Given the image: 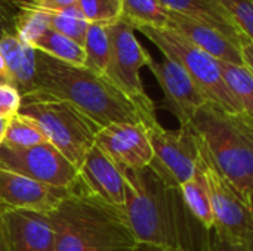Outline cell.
<instances>
[{
	"mask_svg": "<svg viewBox=\"0 0 253 251\" xmlns=\"http://www.w3.org/2000/svg\"><path fill=\"white\" fill-rule=\"evenodd\" d=\"M125 213L138 246L203 251L208 232L188 212L179 186L163 180L150 166L122 170Z\"/></svg>",
	"mask_w": 253,
	"mask_h": 251,
	"instance_id": "obj_1",
	"label": "cell"
},
{
	"mask_svg": "<svg viewBox=\"0 0 253 251\" xmlns=\"http://www.w3.org/2000/svg\"><path fill=\"white\" fill-rule=\"evenodd\" d=\"M34 90L70 102L99 127L113 123H144L136 107L105 75L37 50Z\"/></svg>",
	"mask_w": 253,
	"mask_h": 251,
	"instance_id": "obj_2",
	"label": "cell"
},
{
	"mask_svg": "<svg viewBox=\"0 0 253 251\" xmlns=\"http://www.w3.org/2000/svg\"><path fill=\"white\" fill-rule=\"evenodd\" d=\"M55 229V251H135L138 243L125 209L108 206L73 188L49 213Z\"/></svg>",
	"mask_w": 253,
	"mask_h": 251,
	"instance_id": "obj_3",
	"label": "cell"
},
{
	"mask_svg": "<svg viewBox=\"0 0 253 251\" xmlns=\"http://www.w3.org/2000/svg\"><path fill=\"white\" fill-rule=\"evenodd\" d=\"M190 127L218 170L252 206L253 115L230 112L206 102L194 114Z\"/></svg>",
	"mask_w": 253,
	"mask_h": 251,
	"instance_id": "obj_4",
	"label": "cell"
},
{
	"mask_svg": "<svg viewBox=\"0 0 253 251\" xmlns=\"http://www.w3.org/2000/svg\"><path fill=\"white\" fill-rule=\"evenodd\" d=\"M18 114L31 118L42 129L47 142L77 169L93 146L101 129L70 102L40 90L21 96Z\"/></svg>",
	"mask_w": 253,
	"mask_h": 251,
	"instance_id": "obj_5",
	"label": "cell"
},
{
	"mask_svg": "<svg viewBox=\"0 0 253 251\" xmlns=\"http://www.w3.org/2000/svg\"><path fill=\"white\" fill-rule=\"evenodd\" d=\"M110 40V58L105 77L136 107L144 118L145 127L159 124L156 117V104L147 95L141 68L147 67L151 58L150 52L135 37V30L120 19L105 25Z\"/></svg>",
	"mask_w": 253,
	"mask_h": 251,
	"instance_id": "obj_6",
	"label": "cell"
},
{
	"mask_svg": "<svg viewBox=\"0 0 253 251\" xmlns=\"http://www.w3.org/2000/svg\"><path fill=\"white\" fill-rule=\"evenodd\" d=\"M138 31L150 38L162 50L165 58L175 61L185 70L208 102H212L230 112H245L240 104L225 87L218 67V59L187 41L172 28L142 27Z\"/></svg>",
	"mask_w": 253,
	"mask_h": 251,
	"instance_id": "obj_7",
	"label": "cell"
},
{
	"mask_svg": "<svg viewBox=\"0 0 253 251\" xmlns=\"http://www.w3.org/2000/svg\"><path fill=\"white\" fill-rule=\"evenodd\" d=\"M199 169L205 176L212 213L215 219L213 228L222 231L233 240L252 249L253 215L242 195L218 170L215 163L208 155L206 149L199 141Z\"/></svg>",
	"mask_w": 253,
	"mask_h": 251,
	"instance_id": "obj_8",
	"label": "cell"
},
{
	"mask_svg": "<svg viewBox=\"0 0 253 251\" xmlns=\"http://www.w3.org/2000/svg\"><path fill=\"white\" fill-rule=\"evenodd\" d=\"M147 132L153 148L150 167L163 180L181 188L197 170L199 138L190 126L169 130L159 123Z\"/></svg>",
	"mask_w": 253,
	"mask_h": 251,
	"instance_id": "obj_9",
	"label": "cell"
},
{
	"mask_svg": "<svg viewBox=\"0 0 253 251\" xmlns=\"http://www.w3.org/2000/svg\"><path fill=\"white\" fill-rule=\"evenodd\" d=\"M0 167L52 188L73 189L79 185V169L49 142L28 148L1 143Z\"/></svg>",
	"mask_w": 253,
	"mask_h": 251,
	"instance_id": "obj_10",
	"label": "cell"
},
{
	"mask_svg": "<svg viewBox=\"0 0 253 251\" xmlns=\"http://www.w3.org/2000/svg\"><path fill=\"white\" fill-rule=\"evenodd\" d=\"M93 145L120 170H139L153 161V148L144 123H113L101 127Z\"/></svg>",
	"mask_w": 253,
	"mask_h": 251,
	"instance_id": "obj_11",
	"label": "cell"
},
{
	"mask_svg": "<svg viewBox=\"0 0 253 251\" xmlns=\"http://www.w3.org/2000/svg\"><path fill=\"white\" fill-rule=\"evenodd\" d=\"M147 67L162 87L166 108L178 118L179 127L190 126L197 109L208 102L206 98L197 89L185 70L175 61L165 58L159 62L151 56Z\"/></svg>",
	"mask_w": 253,
	"mask_h": 251,
	"instance_id": "obj_12",
	"label": "cell"
},
{
	"mask_svg": "<svg viewBox=\"0 0 253 251\" xmlns=\"http://www.w3.org/2000/svg\"><path fill=\"white\" fill-rule=\"evenodd\" d=\"M7 251H55V229L49 213L1 209Z\"/></svg>",
	"mask_w": 253,
	"mask_h": 251,
	"instance_id": "obj_13",
	"label": "cell"
},
{
	"mask_svg": "<svg viewBox=\"0 0 253 251\" xmlns=\"http://www.w3.org/2000/svg\"><path fill=\"white\" fill-rule=\"evenodd\" d=\"M79 186L108 206L125 209L126 189L123 172L95 145L79 167Z\"/></svg>",
	"mask_w": 253,
	"mask_h": 251,
	"instance_id": "obj_14",
	"label": "cell"
},
{
	"mask_svg": "<svg viewBox=\"0 0 253 251\" xmlns=\"http://www.w3.org/2000/svg\"><path fill=\"white\" fill-rule=\"evenodd\" d=\"M71 189H59L36 182L0 167V207L50 213Z\"/></svg>",
	"mask_w": 253,
	"mask_h": 251,
	"instance_id": "obj_15",
	"label": "cell"
},
{
	"mask_svg": "<svg viewBox=\"0 0 253 251\" xmlns=\"http://www.w3.org/2000/svg\"><path fill=\"white\" fill-rule=\"evenodd\" d=\"M168 10L187 16L203 25H208L233 43H236L243 53L245 65L253 70L252 47L253 38H249L233 18L215 0H159Z\"/></svg>",
	"mask_w": 253,
	"mask_h": 251,
	"instance_id": "obj_16",
	"label": "cell"
},
{
	"mask_svg": "<svg viewBox=\"0 0 253 251\" xmlns=\"http://www.w3.org/2000/svg\"><path fill=\"white\" fill-rule=\"evenodd\" d=\"M168 28H172L187 41H190L191 44L202 49L203 52H206L208 55L218 61L245 65L242 49L230 38H227L225 36H222L221 33L208 25H203L197 21H193L187 16L169 10Z\"/></svg>",
	"mask_w": 253,
	"mask_h": 251,
	"instance_id": "obj_17",
	"label": "cell"
},
{
	"mask_svg": "<svg viewBox=\"0 0 253 251\" xmlns=\"http://www.w3.org/2000/svg\"><path fill=\"white\" fill-rule=\"evenodd\" d=\"M0 55L3 56L13 87L21 93L34 90L36 71V49L25 44L15 30L0 34Z\"/></svg>",
	"mask_w": 253,
	"mask_h": 251,
	"instance_id": "obj_18",
	"label": "cell"
},
{
	"mask_svg": "<svg viewBox=\"0 0 253 251\" xmlns=\"http://www.w3.org/2000/svg\"><path fill=\"white\" fill-rule=\"evenodd\" d=\"M119 19L133 30L142 27L166 28L169 10L159 0H122Z\"/></svg>",
	"mask_w": 253,
	"mask_h": 251,
	"instance_id": "obj_19",
	"label": "cell"
},
{
	"mask_svg": "<svg viewBox=\"0 0 253 251\" xmlns=\"http://www.w3.org/2000/svg\"><path fill=\"white\" fill-rule=\"evenodd\" d=\"M179 189H181V195L185 203V207L188 209L191 216L206 231H211L215 225V219L212 213L208 185H206L203 173L199 169V164H197V170L194 176L188 182H185Z\"/></svg>",
	"mask_w": 253,
	"mask_h": 251,
	"instance_id": "obj_20",
	"label": "cell"
},
{
	"mask_svg": "<svg viewBox=\"0 0 253 251\" xmlns=\"http://www.w3.org/2000/svg\"><path fill=\"white\" fill-rule=\"evenodd\" d=\"M37 52H42L53 59L62 61L65 64L77 65V67H84L86 56L83 46L76 43L74 40L56 33L52 28H47L33 44Z\"/></svg>",
	"mask_w": 253,
	"mask_h": 251,
	"instance_id": "obj_21",
	"label": "cell"
},
{
	"mask_svg": "<svg viewBox=\"0 0 253 251\" xmlns=\"http://www.w3.org/2000/svg\"><path fill=\"white\" fill-rule=\"evenodd\" d=\"M222 81L245 112L253 115V70L245 65H236L218 61Z\"/></svg>",
	"mask_w": 253,
	"mask_h": 251,
	"instance_id": "obj_22",
	"label": "cell"
},
{
	"mask_svg": "<svg viewBox=\"0 0 253 251\" xmlns=\"http://www.w3.org/2000/svg\"><path fill=\"white\" fill-rule=\"evenodd\" d=\"M83 50L86 56L84 67L93 72L105 75L110 58V40L105 25L89 24L83 41Z\"/></svg>",
	"mask_w": 253,
	"mask_h": 251,
	"instance_id": "obj_23",
	"label": "cell"
},
{
	"mask_svg": "<svg viewBox=\"0 0 253 251\" xmlns=\"http://www.w3.org/2000/svg\"><path fill=\"white\" fill-rule=\"evenodd\" d=\"M46 142L47 139L44 133L31 118L24 117L18 112L9 117L3 145L13 148H28Z\"/></svg>",
	"mask_w": 253,
	"mask_h": 251,
	"instance_id": "obj_24",
	"label": "cell"
},
{
	"mask_svg": "<svg viewBox=\"0 0 253 251\" xmlns=\"http://www.w3.org/2000/svg\"><path fill=\"white\" fill-rule=\"evenodd\" d=\"M46 15L49 28L83 46L86 31L89 28V21L83 16L77 6L59 12H46Z\"/></svg>",
	"mask_w": 253,
	"mask_h": 251,
	"instance_id": "obj_25",
	"label": "cell"
},
{
	"mask_svg": "<svg viewBox=\"0 0 253 251\" xmlns=\"http://www.w3.org/2000/svg\"><path fill=\"white\" fill-rule=\"evenodd\" d=\"M15 13V31L18 37L28 46H31L47 28V15L43 10L18 6Z\"/></svg>",
	"mask_w": 253,
	"mask_h": 251,
	"instance_id": "obj_26",
	"label": "cell"
},
{
	"mask_svg": "<svg viewBox=\"0 0 253 251\" xmlns=\"http://www.w3.org/2000/svg\"><path fill=\"white\" fill-rule=\"evenodd\" d=\"M77 7L89 24L108 25L119 21L122 0H77Z\"/></svg>",
	"mask_w": 253,
	"mask_h": 251,
	"instance_id": "obj_27",
	"label": "cell"
},
{
	"mask_svg": "<svg viewBox=\"0 0 253 251\" xmlns=\"http://www.w3.org/2000/svg\"><path fill=\"white\" fill-rule=\"evenodd\" d=\"M239 25V28L253 38V3L252 0H215Z\"/></svg>",
	"mask_w": 253,
	"mask_h": 251,
	"instance_id": "obj_28",
	"label": "cell"
},
{
	"mask_svg": "<svg viewBox=\"0 0 253 251\" xmlns=\"http://www.w3.org/2000/svg\"><path fill=\"white\" fill-rule=\"evenodd\" d=\"M203 251H252V249L233 240L222 231L212 228L208 232V241Z\"/></svg>",
	"mask_w": 253,
	"mask_h": 251,
	"instance_id": "obj_29",
	"label": "cell"
},
{
	"mask_svg": "<svg viewBox=\"0 0 253 251\" xmlns=\"http://www.w3.org/2000/svg\"><path fill=\"white\" fill-rule=\"evenodd\" d=\"M21 104V93L10 87L0 84V117H12L18 112Z\"/></svg>",
	"mask_w": 253,
	"mask_h": 251,
	"instance_id": "obj_30",
	"label": "cell"
},
{
	"mask_svg": "<svg viewBox=\"0 0 253 251\" xmlns=\"http://www.w3.org/2000/svg\"><path fill=\"white\" fill-rule=\"evenodd\" d=\"M13 3L43 12H59L77 6V0H15Z\"/></svg>",
	"mask_w": 253,
	"mask_h": 251,
	"instance_id": "obj_31",
	"label": "cell"
},
{
	"mask_svg": "<svg viewBox=\"0 0 253 251\" xmlns=\"http://www.w3.org/2000/svg\"><path fill=\"white\" fill-rule=\"evenodd\" d=\"M0 84L13 87L12 77H10V74H9V70H7V67H6V62H4V59H3L1 55H0ZM13 89H15V87H13Z\"/></svg>",
	"mask_w": 253,
	"mask_h": 251,
	"instance_id": "obj_32",
	"label": "cell"
},
{
	"mask_svg": "<svg viewBox=\"0 0 253 251\" xmlns=\"http://www.w3.org/2000/svg\"><path fill=\"white\" fill-rule=\"evenodd\" d=\"M0 251H7L6 235H4V226H3V219H1V207H0Z\"/></svg>",
	"mask_w": 253,
	"mask_h": 251,
	"instance_id": "obj_33",
	"label": "cell"
},
{
	"mask_svg": "<svg viewBox=\"0 0 253 251\" xmlns=\"http://www.w3.org/2000/svg\"><path fill=\"white\" fill-rule=\"evenodd\" d=\"M135 251H184L175 250V249H162V247H151V246H138Z\"/></svg>",
	"mask_w": 253,
	"mask_h": 251,
	"instance_id": "obj_34",
	"label": "cell"
},
{
	"mask_svg": "<svg viewBox=\"0 0 253 251\" xmlns=\"http://www.w3.org/2000/svg\"><path fill=\"white\" fill-rule=\"evenodd\" d=\"M7 121L9 118L6 117H0V145L4 141V133H6V127H7Z\"/></svg>",
	"mask_w": 253,
	"mask_h": 251,
	"instance_id": "obj_35",
	"label": "cell"
}]
</instances>
